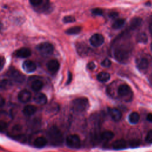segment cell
<instances>
[{
    "label": "cell",
    "instance_id": "2",
    "mask_svg": "<svg viewBox=\"0 0 152 152\" xmlns=\"http://www.w3.org/2000/svg\"><path fill=\"white\" fill-rule=\"evenodd\" d=\"M89 106V102L86 97H79L75 99L72 104V109L77 112H85Z\"/></svg>",
    "mask_w": 152,
    "mask_h": 152
},
{
    "label": "cell",
    "instance_id": "23",
    "mask_svg": "<svg viewBox=\"0 0 152 152\" xmlns=\"http://www.w3.org/2000/svg\"><path fill=\"white\" fill-rule=\"evenodd\" d=\"M43 86V82L38 80H36L33 81L31 85V87L32 90L35 91H39L42 88Z\"/></svg>",
    "mask_w": 152,
    "mask_h": 152
},
{
    "label": "cell",
    "instance_id": "29",
    "mask_svg": "<svg viewBox=\"0 0 152 152\" xmlns=\"http://www.w3.org/2000/svg\"><path fill=\"white\" fill-rule=\"evenodd\" d=\"M75 21V18L73 16L71 15H68L65 16L63 18V22L65 23H72Z\"/></svg>",
    "mask_w": 152,
    "mask_h": 152
},
{
    "label": "cell",
    "instance_id": "22",
    "mask_svg": "<svg viewBox=\"0 0 152 152\" xmlns=\"http://www.w3.org/2000/svg\"><path fill=\"white\" fill-rule=\"evenodd\" d=\"M110 78V75L108 72H100L97 75V79L99 81L102 83H105L109 80Z\"/></svg>",
    "mask_w": 152,
    "mask_h": 152
},
{
    "label": "cell",
    "instance_id": "28",
    "mask_svg": "<svg viewBox=\"0 0 152 152\" xmlns=\"http://www.w3.org/2000/svg\"><path fill=\"white\" fill-rule=\"evenodd\" d=\"M137 41L140 43H146L148 41V37L145 33L141 32L137 34Z\"/></svg>",
    "mask_w": 152,
    "mask_h": 152
},
{
    "label": "cell",
    "instance_id": "26",
    "mask_svg": "<svg viewBox=\"0 0 152 152\" xmlns=\"http://www.w3.org/2000/svg\"><path fill=\"white\" fill-rule=\"evenodd\" d=\"M81 30V27L80 26H74L71 27L69 28H68L66 31L65 33L69 35H74V34H77L80 33V32Z\"/></svg>",
    "mask_w": 152,
    "mask_h": 152
},
{
    "label": "cell",
    "instance_id": "10",
    "mask_svg": "<svg viewBox=\"0 0 152 152\" xmlns=\"http://www.w3.org/2000/svg\"><path fill=\"white\" fill-rule=\"evenodd\" d=\"M23 69L27 73H32L36 69V65L35 63L31 61H25L23 64Z\"/></svg>",
    "mask_w": 152,
    "mask_h": 152
},
{
    "label": "cell",
    "instance_id": "40",
    "mask_svg": "<svg viewBox=\"0 0 152 152\" xmlns=\"http://www.w3.org/2000/svg\"><path fill=\"white\" fill-rule=\"evenodd\" d=\"M71 80H72V74L70 72H68V80H67L66 84H69L71 83Z\"/></svg>",
    "mask_w": 152,
    "mask_h": 152
},
{
    "label": "cell",
    "instance_id": "32",
    "mask_svg": "<svg viewBox=\"0 0 152 152\" xmlns=\"http://www.w3.org/2000/svg\"><path fill=\"white\" fill-rule=\"evenodd\" d=\"M145 140L147 143H149V144L152 143V129L148 132L145 137Z\"/></svg>",
    "mask_w": 152,
    "mask_h": 152
},
{
    "label": "cell",
    "instance_id": "33",
    "mask_svg": "<svg viewBox=\"0 0 152 152\" xmlns=\"http://www.w3.org/2000/svg\"><path fill=\"white\" fill-rule=\"evenodd\" d=\"M92 14L95 15H102L103 11L100 8H94L92 10Z\"/></svg>",
    "mask_w": 152,
    "mask_h": 152
},
{
    "label": "cell",
    "instance_id": "35",
    "mask_svg": "<svg viewBox=\"0 0 152 152\" xmlns=\"http://www.w3.org/2000/svg\"><path fill=\"white\" fill-rule=\"evenodd\" d=\"M139 144H140V141L138 140H137V139L132 140L129 141V145L131 147H137L139 145Z\"/></svg>",
    "mask_w": 152,
    "mask_h": 152
},
{
    "label": "cell",
    "instance_id": "8",
    "mask_svg": "<svg viewBox=\"0 0 152 152\" xmlns=\"http://www.w3.org/2000/svg\"><path fill=\"white\" fill-rule=\"evenodd\" d=\"M118 94L122 97H130L132 96V91L129 86L126 84H122L118 88Z\"/></svg>",
    "mask_w": 152,
    "mask_h": 152
},
{
    "label": "cell",
    "instance_id": "15",
    "mask_svg": "<svg viewBox=\"0 0 152 152\" xmlns=\"http://www.w3.org/2000/svg\"><path fill=\"white\" fill-rule=\"evenodd\" d=\"M127 147V144L124 139H119L115 141L112 144V148L115 150H122Z\"/></svg>",
    "mask_w": 152,
    "mask_h": 152
},
{
    "label": "cell",
    "instance_id": "24",
    "mask_svg": "<svg viewBox=\"0 0 152 152\" xmlns=\"http://www.w3.org/2000/svg\"><path fill=\"white\" fill-rule=\"evenodd\" d=\"M12 86V83L10 80L3 79L0 81V88L2 90H7L11 88Z\"/></svg>",
    "mask_w": 152,
    "mask_h": 152
},
{
    "label": "cell",
    "instance_id": "39",
    "mask_svg": "<svg viewBox=\"0 0 152 152\" xmlns=\"http://www.w3.org/2000/svg\"><path fill=\"white\" fill-rule=\"evenodd\" d=\"M5 99L0 94V107L4 106L5 104Z\"/></svg>",
    "mask_w": 152,
    "mask_h": 152
},
{
    "label": "cell",
    "instance_id": "30",
    "mask_svg": "<svg viewBox=\"0 0 152 152\" xmlns=\"http://www.w3.org/2000/svg\"><path fill=\"white\" fill-rule=\"evenodd\" d=\"M43 1L42 0H30V3L31 5L35 7H38L39 6L41 5L42 4H43Z\"/></svg>",
    "mask_w": 152,
    "mask_h": 152
},
{
    "label": "cell",
    "instance_id": "5",
    "mask_svg": "<svg viewBox=\"0 0 152 152\" xmlns=\"http://www.w3.org/2000/svg\"><path fill=\"white\" fill-rule=\"evenodd\" d=\"M7 74L10 78L16 83H21L25 80L24 75L21 72L14 68H10Z\"/></svg>",
    "mask_w": 152,
    "mask_h": 152
},
{
    "label": "cell",
    "instance_id": "6",
    "mask_svg": "<svg viewBox=\"0 0 152 152\" xmlns=\"http://www.w3.org/2000/svg\"><path fill=\"white\" fill-rule=\"evenodd\" d=\"M66 144L69 148L78 149L81 146V141L78 135H70L66 138Z\"/></svg>",
    "mask_w": 152,
    "mask_h": 152
},
{
    "label": "cell",
    "instance_id": "18",
    "mask_svg": "<svg viewBox=\"0 0 152 152\" xmlns=\"http://www.w3.org/2000/svg\"><path fill=\"white\" fill-rule=\"evenodd\" d=\"M88 47H87V45L83 43H78L76 48L78 53H79L81 56H86L88 52Z\"/></svg>",
    "mask_w": 152,
    "mask_h": 152
},
{
    "label": "cell",
    "instance_id": "7",
    "mask_svg": "<svg viewBox=\"0 0 152 152\" xmlns=\"http://www.w3.org/2000/svg\"><path fill=\"white\" fill-rule=\"evenodd\" d=\"M104 41L103 36L99 33H96L91 36L90 38V43L94 47H98L101 46Z\"/></svg>",
    "mask_w": 152,
    "mask_h": 152
},
{
    "label": "cell",
    "instance_id": "25",
    "mask_svg": "<svg viewBox=\"0 0 152 152\" xmlns=\"http://www.w3.org/2000/svg\"><path fill=\"white\" fill-rule=\"evenodd\" d=\"M140 119V115L136 112H133L131 113L128 117V120L131 124H136L138 122Z\"/></svg>",
    "mask_w": 152,
    "mask_h": 152
},
{
    "label": "cell",
    "instance_id": "16",
    "mask_svg": "<svg viewBox=\"0 0 152 152\" xmlns=\"http://www.w3.org/2000/svg\"><path fill=\"white\" fill-rule=\"evenodd\" d=\"M34 102L40 105L45 104L47 102V97L46 96L42 93H37L34 97Z\"/></svg>",
    "mask_w": 152,
    "mask_h": 152
},
{
    "label": "cell",
    "instance_id": "37",
    "mask_svg": "<svg viewBox=\"0 0 152 152\" xmlns=\"http://www.w3.org/2000/svg\"><path fill=\"white\" fill-rule=\"evenodd\" d=\"M96 67V65L94 64V62H89L88 64H87V68L90 69V70H93Z\"/></svg>",
    "mask_w": 152,
    "mask_h": 152
},
{
    "label": "cell",
    "instance_id": "34",
    "mask_svg": "<svg viewBox=\"0 0 152 152\" xmlns=\"http://www.w3.org/2000/svg\"><path fill=\"white\" fill-rule=\"evenodd\" d=\"M101 65L102 66H103V67H105V68H108L109 67L110 65H111V61L107 59V58H106L104 59L101 63Z\"/></svg>",
    "mask_w": 152,
    "mask_h": 152
},
{
    "label": "cell",
    "instance_id": "9",
    "mask_svg": "<svg viewBox=\"0 0 152 152\" xmlns=\"http://www.w3.org/2000/svg\"><path fill=\"white\" fill-rule=\"evenodd\" d=\"M31 98V93L27 90H23L18 94V99L21 103H27Z\"/></svg>",
    "mask_w": 152,
    "mask_h": 152
},
{
    "label": "cell",
    "instance_id": "14",
    "mask_svg": "<svg viewBox=\"0 0 152 152\" xmlns=\"http://www.w3.org/2000/svg\"><path fill=\"white\" fill-rule=\"evenodd\" d=\"M109 114L114 121H119L122 118V113L119 110L116 108H110Z\"/></svg>",
    "mask_w": 152,
    "mask_h": 152
},
{
    "label": "cell",
    "instance_id": "38",
    "mask_svg": "<svg viewBox=\"0 0 152 152\" xmlns=\"http://www.w3.org/2000/svg\"><path fill=\"white\" fill-rule=\"evenodd\" d=\"M109 17H110V18H116V17H118V13L117 12H114V11H113V12H110L109 14Z\"/></svg>",
    "mask_w": 152,
    "mask_h": 152
},
{
    "label": "cell",
    "instance_id": "41",
    "mask_svg": "<svg viewBox=\"0 0 152 152\" xmlns=\"http://www.w3.org/2000/svg\"><path fill=\"white\" fill-rule=\"evenodd\" d=\"M147 119L148 121L152 122V113H149V114H148V115L147 116Z\"/></svg>",
    "mask_w": 152,
    "mask_h": 152
},
{
    "label": "cell",
    "instance_id": "1",
    "mask_svg": "<svg viewBox=\"0 0 152 152\" xmlns=\"http://www.w3.org/2000/svg\"><path fill=\"white\" fill-rule=\"evenodd\" d=\"M48 137L50 144L53 145H60L64 141V137L61 131L56 126H52L49 129Z\"/></svg>",
    "mask_w": 152,
    "mask_h": 152
},
{
    "label": "cell",
    "instance_id": "36",
    "mask_svg": "<svg viewBox=\"0 0 152 152\" xmlns=\"http://www.w3.org/2000/svg\"><path fill=\"white\" fill-rule=\"evenodd\" d=\"M5 63V60L4 57L0 56V71L4 68V66Z\"/></svg>",
    "mask_w": 152,
    "mask_h": 152
},
{
    "label": "cell",
    "instance_id": "43",
    "mask_svg": "<svg viewBox=\"0 0 152 152\" xmlns=\"http://www.w3.org/2000/svg\"><path fill=\"white\" fill-rule=\"evenodd\" d=\"M150 49H151V50L152 52V43H151V45H150Z\"/></svg>",
    "mask_w": 152,
    "mask_h": 152
},
{
    "label": "cell",
    "instance_id": "11",
    "mask_svg": "<svg viewBox=\"0 0 152 152\" xmlns=\"http://www.w3.org/2000/svg\"><path fill=\"white\" fill-rule=\"evenodd\" d=\"M46 66L49 71L54 74L58 71L59 68V63L56 59H51L48 62Z\"/></svg>",
    "mask_w": 152,
    "mask_h": 152
},
{
    "label": "cell",
    "instance_id": "20",
    "mask_svg": "<svg viewBox=\"0 0 152 152\" xmlns=\"http://www.w3.org/2000/svg\"><path fill=\"white\" fill-rule=\"evenodd\" d=\"M114 137V134L110 131H105L101 133L99 135V139L101 141H108L113 138Z\"/></svg>",
    "mask_w": 152,
    "mask_h": 152
},
{
    "label": "cell",
    "instance_id": "13",
    "mask_svg": "<svg viewBox=\"0 0 152 152\" xmlns=\"http://www.w3.org/2000/svg\"><path fill=\"white\" fill-rule=\"evenodd\" d=\"M31 50L27 48H22L17 50L14 52V55L16 57L20 58H26L31 55Z\"/></svg>",
    "mask_w": 152,
    "mask_h": 152
},
{
    "label": "cell",
    "instance_id": "31",
    "mask_svg": "<svg viewBox=\"0 0 152 152\" xmlns=\"http://www.w3.org/2000/svg\"><path fill=\"white\" fill-rule=\"evenodd\" d=\"M8 124L6 122L0 120V132H3L7 129Z\"/></svg>",
    "mask_w": 152,
    "mask_h": 152
},
{
    "label": "cell",
    "instance_id": "12",
    "mask_svg": "<svg viewBox=\"0 0 152 152\" xmlns=\"http://www.w3.org/2000/svg\"><path fill=\"white\" fill-rule=\"evenodd\" d=\"M136 65L140 70L145 71L148 68L149 66V62L145 58H140L136 61Z\"/></svg>",
    "mask_w": 152,
    "mask_h": 152
},
{
    "label": "cell",
    "instance_id": "21",
    "mask_svg": "<svg viewBox=\"0 0 152 152\" xmlns=\"http://www.w3.org/2000/svg\"><path fill=\"white\" fill-rule=\"evenodd\" d=\"M142 23V19L140 17H134L130 21L129 27L131 30H134L137 29Z\"/></svg>",
    "mask_w": 152,
    "mask_h": 152
},
{
    "label": "cell",
    "instance_id": "42",
    "mask_svg": "<svg viewBox=\"0 0 152 152\" xmlns=\"http://www.w3.org/2000/svg\"><path fill=\"white\" fill-rule=\"evenodd\" d=\"M149 31H150V33L152 34V22L150 23V24L149 26Z\"/></svg>",
    "mask_w": 152,
    "mask_h": 152
},
{
    "label": "cell",
    "instance_id": "3",
    "mask_svg": "<svg viewBox=\"0 0 152 152\" xmlns=\"http://www.w3.org/2000/svg\"><path fill=\"white\" fill-rule=\"evenodd\" d=\"M130 51L129 49L125 46H119L115 49L114 55L116 59L121 62L125 61L129 58Z\"/></svg>",
    "mask_w": 152,
    "mask_h": 152
},
{
    "label": "cell",
    "instance_id": "19",
    "mask_svg": "<svg viewBox=\"0 0 152 152\" xmlns=\"http://www.w3.org/2000/svg\"><path fill=\"white\" fill-rule=\"evenodd\" d=\"M36 111L37 107L33 105H27L23 108V113L27 116H30L34 115Z\"/></svg>",
    "mask_w": 152,
    "mask_h": 152
},
{
    "label": "cell",
    "instance_id": "27",
    "mask_svg": "<svg viewBox=\"0 0 152 152\" xmlns=\"http://www.w3.org/2000/svg\"><path fill=\"white\" fill-rule=\"evenodd\" d=\"M125 23V20L123 18H119L116 20L112 24V28L114 29H119L122 27Z\"/></svg>",
    "mask_w": 152,
    "mask_h": 152
},
{
    "label": "cell",
    "instance_id": "4",
    "mask_svg": "<svg viewBox=\"0 0 152 152\" xmlns=\"http://www.w3.org/2000/svg\"><path fill=\"white\" fill-rule=\"evenodd\" d=\"M36 49L44 55H50L53 52L54 47L49 42H44L37 45Z\"/></svg>",
    "mask_w": 152,
    "mask_h": 152
},
{
    "label": "cell",
    "instance_id": "17",
    "mask_svg": "<svg viewBox=\"0 0 152 152\" xmlns=\"http://www.w3.org/2000/svg\"><path fill=\"white\" fill-rule=\"evenodd\" d=\"M47 142H48V140L46 138L43 137H39L35 139V140L34 141L33 144H34V146L36 147V148H41L44 147L46 145Z\"/></svg>",
    "mask_w": 152,
    "mask_h": 152
}]
</instances>
